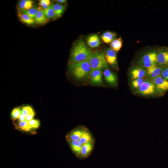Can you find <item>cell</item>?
Masks as SVG:
<instances>
[{
    "label": "cell",
    "mask_w": 168,
    "mask_h": 168,
    "mask_svg": "<svg viewBox=\"0 0 168 168\" xmlns=\"http://www.w3.org/2000/svg\"><path fill=\"white\" fill-rule=\"evenodd\" d=\"M94 52L82 40H78L73 47L69 60V65L77 63L90 59Z\"/></svg>",
    "instance_id": "1"
},
{
    "label": "cell",
    "mask_w": 168,
    "mask_h": 168,
    "mask_svg": "<svg viewBox=\"0 0 168 168\" xmlns=\"http://www.w3.org/2000/svg\"><path fill=\"white\" fill-rule=\"evenodd\" d=\"M89 60L69 65V72L76 80L84 81L90 77L91 68Z\"/></svg>",
    "instance_id": "2"
},
{
    "label": "cell",
    "mask_w": 168,
    "mask_h": 168,
    "mask_svg": "<svg viewBox=\"0 0 168 168\" xmlns=\"http://www.w3.org/2000/svg\"><path fill=\"white\" fill-rule=\"evenodd\" d=\"M89 60L91 68V73L96 69L108 68L105 54L102 51H97L94 52Z\"/></svg>",
    "instance_id": "3"
},
{
    "label": "cell",
    "mask_w": 168,
    "mask_h": 168,
    "mask_svg": "<svg viewBox=\"0 0 168 168\" xmlns=\"http://www.w3.org/2000/svg\"><path fill=\"white\" fill-rule=\"evenodd\" d=\"M157 54L155 51L150 52L145 54L142 58V62L144 67L147 68L156 66L157 62Z\"/></svg>",
    "instance_id": "4"
},
{
    "label": "cell",
    "mask_w": 168,
    "mask_h": 168,
    "mask_svg": "<svg viewBox=\"0 0 168 168\" xmlns=\"http://www.w3.org/2000/svg\"><path fill=\"white\" fill-rule=\"evenodd\" d=\"M102 69H97L92 71L90 76V83L94 86H104L102 80Z\"/></svg>",
    "instance_id": "5"
},
{
    "label": "cell",
    "mask_w": 168,
    "mask_h": 168,
    "mask_svg": "<svg viewBox=\"0 0 168 168\" xmlns=\"http://www.w3.org/2000/svg\"><path fill=\"white\" fill-rule=\"evenodd\" d=\"M155 87L154 83L149 81H144L139 87V91L143 95H150L155 92Z\"/></svg>",
    "instance_id": "6"
},
{
    "label": "cell",
    "mask_w": 168,
    "mask_h": 168,
    "mask_svg": "<svg viewBox=\"0 0 168 168\" xmlns=\"http://www.w3.org/2000/svg\"><path fill=\"white\" fill-rule=\"evenodd\" d=\"M103 74L105 81L110 85L114 86L117 84L116 75L108 68L104 69Z\"/></svg>",
    "instance_id": "7"
},
{
    "label": "cell",
    "mask_w": 168,
    "mask_h": 168,
    "mask_svg": "<svg viewBox=\"0 0 168 168\" xmlns=\"http://www.w3.org/2000/svg\"><path fill=\"white\" fill-rule=\"evenodd\" d=\"M153 83L159 90L165 91L168 90V80L159 76L154 78Z\"/></svg>",
    "instance_id": "8"
},
{
    "label": "cell",
    "mask_w": 168,
    "mask_h": 168,
    "mask_svg": "<svg viewBox=\"0 0 168 168\" xmlns=\"http://www.w3.org/2000/svg\"><path fill=\"white\" fill-rule=\"evenodd\" d=\"M157 63L161 65L168 64V50L164 49L157 54Z\"/></svg>",
    "instance_id": "9"
},
{
    "label": "cell",
    "mask_w": 168,
    "mask_h": 168,
    "mask_svg": "<svg viewBox=\"0 0 168 168\" xmlns=\"http://www.w3.org/2000/svg\"><path fill=\"white\" fill-rule=\"evenodd\" d=\"M86 43L88 46L94 48L99 46L100 44V41L97 35L93 34L87 37Z\"/></svg>",
    "instance_id": "10"
},
{
    "label": "cell",
    "mask_w": 168,
    "mask_h": 168,
    "mask_svg": "<svg viewBox=\"0 0 168 168\" xmlns=\"http://www.w3.org/2000/svg\"><path fill=\"white\" fill-rule=\"evenodd\" d=\"M105 56L106 61L109 64L112 65L116 64V54L115 51L111 48L107 50Z\"/></svg>",
    "instance_id": "11"
},
{
    "label": "cell",
    "mask_w": 168,
    "mask_h": 168,
    "mask_svg": "<svg viewBox=\"0 0 168 168\" xmlns=\"http://www.w3.org/2000/svg\"><path fill=\"white\" fill-rule=\"evenodd\" d=\"M43 10L41 7H39V10L34 19L35 22L39 24L43 25L47 23L49 19L44 16Z\"/></svg>",
    "instance_id": "12"
},
{
    "label": "cell",
    "mask_w": 168,
    "mask_h": 168,
    "mask_svg": "<svg viewBox=\"0 0 168 168\" xmlns=\"http://www.w3.org/2000/svg\"><path fill=\"white\" fill-rule=\"evenodd\" d=\"M162 71V68L156 65L151 66L147 68V74L154 78L160 76Z\"/></svg>",
    "instance_id": "13"
},
{
    "label": "cell",
    "mask_w": 168,
    "mask_h": 168,
    "mask_svg": "<svg viewBox=\"0 0 168 168\" xmlns=\"http://www.w3.org/2000/svg\"><path fill=\"white\" fill-rule=\"evenodd\" d=\"M132 78L133 79L142 78L145 75V70L139 68L133 69L131 72Z\"/></svg>",
    "instance_id": "14"
},
{
    "label": "cell",
    "mask_w": 168,
    "mask_h": 168,
    "mask_svg": "<svg viewBox=\"0 0 168 168\" xmlns=\"http://www.w3.org/2000/svg\"><path fill=\"white\" fill-rule=\"evenodd\" d=\"M116 35L114 33L107 31L103 33L101 36V38L104 43L109 44L114 39Z\"/></svg>",
    "instance_id": "15"
},
{
    "label": "cell",
    "mask_w": 168,
    "mask_h": 168,
    "mask_svg": "<svg viewBox=\"0 0 168 168\" xmlns=\"http://www.w3.org/2000/svg\"><path fill=\"white\" fill-rule=\"evenodd\" d=\"M33 4V1L30 0H22L19 3L20 10H28L32 8Z\"/></svg>",
    "instance_id": "16"
},
{
    "label": "cell",
    "mask_w": 168,
    "mask_h": 168,
    "mask_svg": "<svg viewBox=\"0 0 168 168\" xmlns=\"http://www.w3.org/2000/svg\"><path fill=\"white\" fill-rule=\"evenodd\" d=\"M18 16L21 21L23 23L27 25H31L35 22L34 19H32L27 14L19 11Z\"/></svg>",
    "instance_id": "17"
},
{
    "label": "cell",
    "mask_w": 168,
    "mask_h": 168,
    "mask_svg": "<svg viewBox=\"0 0 168 168\" xmlns=\"http://www.w3.org/2000/svg\"><path fill=\"white\" fill-rule=\"evenodd\" d=\"M43 12L44 16L47 18L49 19L56 18L53 4H51L46 9H43Z\"/></svg>",
    "instance_id": "18"
},
{
    "label": "cell",
    "mask_w": 168,
    "mask_h": 168,
    "mask_svg": "<svg viewBox=\"0 0 168 168\" xmlns=\"http://www.w3.org/2000/svg\"><path fill=\"white\" fill-rule=\"evenodd\" d=\"M53 7L56 18L60 16L66 9L65 6L57 3L53 4Z\"/></svg>",
    "instance_id": "19"
},
{
    "label": "cell",
    "mask_w": 168,
    "mask_h": 168,
    "mask_svg": "<svg viewBox=\"0 0 168 168\" xmlns=\"http://www.w3.org/2000/svg\"><path fill=\"white\" fill-rule=\"evenodd\" d=\"M122 44V41L121 38L114 39L110 43V47L114 51H118L121 48Z\"/></svg>",
    "instance_id": "20"
},
{
    "label": "cell",
    "mask_w": 168,
    "mask_h": 168,
    "mask_svg": "<svg viewBox=\"0 0 168 168\" xmlns=\"http://www.w3.org/2000/svg\"><path fill=\"white\" fill-rule=\"evenodd\" d=\"M39 7H34L28 10H19V11L34 19L39 10Z\"/></svg>",
    "instance_id": "21"
},
{
    "label": "cell",
    "mask_w": 168,
    "mask_h": 168,
    "mask_svg": "<svg viewBox=\"0 0 168 168\" xmlns=\"http://www.w3.org/2000/svg\"><path fill=\"white\" fill-rule=\"evenodd\" d=\"M70 144L74 151L76 153L81 154L82 145L78 141L70 140Z\"/></svg>",
    "instance_id": "22"
},
{
    "label": "cell",
    "mask_w": 168,
    "mask_h": 168,
    "mask_svg": "<svg viewBox=\"0 0 168 168\" xmlns=\"http://www.w3.org/2000/svg\"><path fill=\"white\" fill-rule=\"evenodd\" d=\"M92 145L90 142L82 145L81 154L83 156H86L92 149Z\"/></svg>",
    "instance_id": "23"
},
{
    "label": "cell",
    "mask_w": 168,
    "mask_h": 168,
    "mask_svg": "<svg viewBox=\"0 0 168 168\" xmlns=\"http://www.w3.org/2000/svg\"><path fill=\"white\" fill-rule=\"evenodd\" d=\"M83 132L80 130H76L72 132L69 135L70 140L79 141L81 137Z\"/></svg>",
    "instance_id": "24"
},
{
    "label": "cell",
    "mask_w": 168,
    "mask_h": 168,
    "mask_svg": "<svg viewBox=\"0 0 168 168\" xmlns=\"http://www.w3.org/2000/svg\"><path fill=\"white\" fill-rule=\"evenodd\" d=\"M18 125L20 128L26 131H29L32 128L30 126L29 121L26 120L19 122Z\"/></svg>",
    "instance_id": "25"
},
{
    "label": "cell",
    "mask_w": 168,
    "mask_h": 168,
    "mask_svg": "<svg viewBox=\"0 0 168 168\" xmlns=\"http://www.w3.org/2000/svg\"><path fill=\"white\" fill-rule=\"evenodd\" d=\"M91 139V137L89 133L86 132H83L81 137L78 141L82 145L89 142Z\"/></svg>",
    "instance_id": "26"
},
{
    "label": "cell",
    "mask_w": 168,
    "mask_h": 168,
    "mask_svg": "<svg viewBox=\"0 0 168 168\" xmlns=\"http://www.w3.org/2000/svg\"><path fill=\"white\" fill-rule=\"evenodd\" d=\"M21 109L20 107H16L14 108L11 112V116L13 119H18L21 112Z\"/></svg>",
    "instance_id": "27"
},
{
    "label": "cell",
    "mask_w": 168,
    "mask_h": 168,
    "mask_svg": "<svg viewBox=\"0 0 168 168\" xmlns=\"http://www.w3.org/2000/svg\"><path fill=\"white\" fill-rule=\"evenodd\" d=\"M21 109L22 113L26 117L34 110L32 107L29 105L24 106Z\"/></svg>",
    "instance_id": "28"
},
{
    "label": "cell",
    "mask_w": 168,
    "mask_h": 168,
    "mask_svg": "<svg viewBox=\"0 0 168 168\" xmlns=\"http://www.w3.org/2000/svg\"><path fill=\"white\" fill-rule=\"evenodd\" d=\"M144 82V79L143 78L135 79L132 82V85L135 88H139Z\"/></svg>",
    "instance_id": "29"
},
{
    "label": "cell",
    "mask_w": 168,
    "mask_h": 168,
    "mask_svg": "<svg viewBox=\"0 0 168 168\" xmlns=\"http://www.w3.org/2000/svg\"><path fill=\"white\" fill-rule=\"evenodd\" d=\"M51 4V2L49 0H40L39 2V5L43 9H46Z\"/></svg>",
    "instance_id": "30"
},
{
    "label": "cell",
    "mask_w": 168,
    "mask_h": 168,
    "mask_svg": "<svg viewBox=\"0 0 168 168\" xmlns=\"http://www.w3.org/2000/svg\"><path fill=\"white\" fill-rule=\"evenodd\" d=\"M29 122L32 128H37L39 127L40 125V121L37 119H33L29 121Z\"/></svg>",
    "instance_id": "31"
},
{
    "label": "cell",
    "mask_w": 168,
    "mask_h": 168,
    "mask_svg": "<svg viewBox=\"0 0 168 168\" xmlns=\"http://www.w3.org/2000/svg\"><path fill=\"white\" fill-rule=\"evenodd\" d=\"M161 74L163 78L168 80V67L162 70Z\"/></svg>",
    "instance_id": "32"
},
{
    "label": "cell",
    "mask_w": 168,
    "mask_h": 168,
    "mask_svg": "<svg viewBox=\"0 0 168 168\" xmlns=\"http://www.w3.org/2000/svg\"><path fill=\"white\" fill-rule=\"evenodd\" d=\"M35 114V113L33 110L26 117V120L29 121L32 119L33 117L34 116Z\"/></svg>",
    "instance_id": "33"
},
{
    "label": "cell",
    "mask_w": 168,
    "mask_h": 168,
    "mask_svg": "<svg viewBox=\"0 0 168 168\" xmlns=\"http://www.w3.org/2000/svg\"><path fill=\"white\" fill-rule=\"evenodd\" d=\"M18 119L19 122L25 121L26 120V117L21 112Z\"/></svg>",
    "instance_id": "34"
},
{
    "label": "cell",
    "mask_w": 168,
    "mask_h": 168,
    "mask_svg": "<svg viewBox=\"0 0 168 168\" xmlns=\"http://www.w3.org/2000/svg\"><path fill=\"white\" fill-rule=\"evenodd\" d=\"M56 1L60 3H63L66 2V1L65 0H56Z\"/></svg>",
    "instance_id": "35"
}]
</instances>
